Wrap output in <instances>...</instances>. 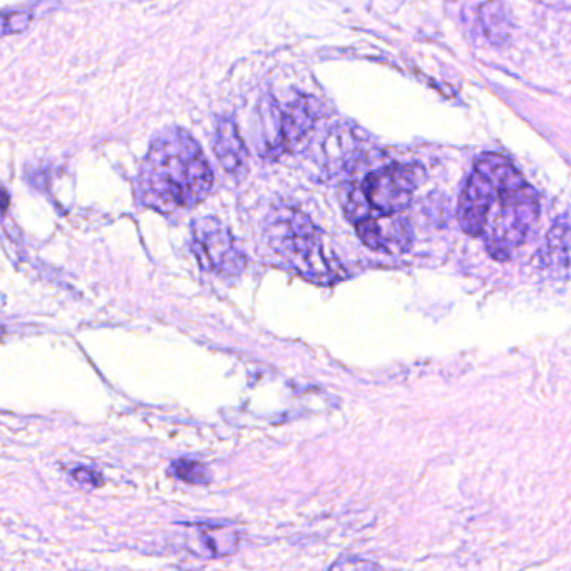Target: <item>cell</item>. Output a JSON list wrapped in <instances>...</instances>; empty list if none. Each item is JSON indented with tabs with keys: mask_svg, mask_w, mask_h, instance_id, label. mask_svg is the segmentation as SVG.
Instances as JSON below:
<instances>
[{
	"mask_svg": "<svg viewBox=\"0 0 571 571\" xmlns=\"http://www.w3.org/2000/svg\"><path fill=\"white\" fill-rule=\"evenodd\" d=\"M481 25L488 40L494 44H503L512 34V21H510L508 9L503 0H490L481 8Z\"/></svg>",
	"mask_w": 571,
	"mask_h": 571,
	"instance_id": "obj_13",
	"label": "cell"
},
{
	"mask_svg": "<svg viewBox=\"0 0 571 571\" xmlns=\"http://www.w3.org/2000/svg\"><path fill=\"white\" fill-rule=\"evenodd\" d=\"M354 225L362 244L379 254H404L413 245V226L402 216L369 215Z\"/></svg>",
	"mask_w": 571,
	"mask_h": 571,
	"instance_id": "obj_7",
	"label": "cell"
},
{
	"mask_svg": "<svg viewBox=\"0 0 571 571\" xmlns=\"http://www.w3.org/2000/svg\"><path fill=\"white\" fill-rule=\"evenodd\" d=\"M9 206V193L5 188L0 184V210H5Z\"/></svg>",
	"mask_w": 571,
	"mask_h": 571,
	"instance_id": "obj_17",
	"label": "cell"
},
{
	"mask_svg": "<svg viewBox=\"0 0 571 571\" xmlns=\"http://www.w3.org/2000/svg\"><path fill=\"white\" fill-rule=\"evenodd\" d=\"M568 254H570V222H568V213H563L548 233L544 255L547 257L548 265L558 268V273H560V268L563 270L564 279H567L568 264H570Z\"/></svg>",
	"mask_w": 571,
	"mask_h": 571,
	"instance_id": "obj_11",
	"label": "cell"
},
{
	"mask_svg": "<svg viewBox=\"0 0 571 571\" xmlns=\"http://www.w3.org/2000/svg\"><path fill=\"white\" fill-rule=\"evenodd\" d=\"M0 337H4V327H0Z\"/></svg>",
	"mask_w": 571,
	"mask_h": 571,
	"instance_id": "obj_18",
	"label": "cell"
},
{
	"mask_svg": "<svg viewBox=\"0 0 571 571\" xmlns=\"http://www.w3.org/2000/svg\"><path fill=\"white\" fill-rule=\"evenodd\" d=\"M31 21L32 15L27 11L0 12V37L24 31Z\"/></svg>",
	"mask_w": 571,
	"mask_h": 571,
	"instance_id": "obj_15",
	"label": "cell"
},
{
	"mask_svg": "<svg viewBox=\"0 0 571 571\" xmlns=\"http://www.w3.org/2000/svg\"><path fill=\"white\" fill-rule=\"evenodd\" d=\"M72 477L78 483L88 484V486H101L103 480H101V474L96 473L92 469L89 468H78L76 471H72Z\"/></svg>",
	"mask_w": 571,
	"mask_h": 571,
	"instance_id": "obj_16",
	"label": "cell"
},
{
	"mask_svg": "<svg viewBox=\"0 0 571 571\" xmlns=\"http://www.w3.org/2000/svg\"><path fill=\"white\" fill-rule=\"evenodd\" d=\"M424 180L423 166L389 165L367 175L359 183V191L369 215H399L410 209Z\"/></svg>",
	"mask_w": 571,
	"mask_h": 571,
	"instance_id": "obj_5",
	"label": "cell"
},
{
	"mask_svg": "<svg viewBox=\"0 0 571 571\" xmlns=\"http://www.w3.org/2000/svg\"><path fill=\"white\" fill-rule=\"evenodd\" d=\"M213 146H215V155L220 165L228 173L235 175V177L244 173L247 168L248 152L235 121L228 120V117L219 121Z\"/></svg>",
	"mask_w": 571,
	"mask_h": 571,
	"instance_id": "obj_9",
	"label": "cell"
},
{
	"mask_svg": "<svg viewBox=\"0 0 571 571\" xmlns=\"http://www.w3.org/2000/svg\"><path fill=\"white\" fill-rule=\"evenodd\" d=\"M213 171L193 136L180 127L153 139L139 175L146 205L163 213L191 209L209 197Z\"/></svg>",
	"mask_w": 571,
	"mask_h": 571,
	"instance_id": "obj_1",
	"label": "cell"
},
{
	"mask_svg": "<svg viewBox=\"0 0 571 571\" xmlns=\"http://www.w3.org/2000/svg\"><path fill=\"white\" fill-rule=\"evenodd\" d=\"M190 544L198 555H205L210 558L228 557L237 550L238 535L233 529L198 526Z\"/></svg>",
	"mask_w": 571,
	"mask_h": 571,
	"instance_id": "obj_10",
	"label": "cell"
},
{
	"mask_svg": "<svg viewBox=\"0 0 571 571\" xmlns=\"http://www.w3.org/2000/svg\"><path fill=\"white\" fill-rule=\"evenodd\" d=\"M538 216L540 197L515 168L497 188L484 219L480 237L488 254L496 260H508L525 244Z\"/></svg>",
	"mask_w": 571,
	"mask_h": 571,
	"instance_id": "obj_3",
	"label": "cell"
},
{
	"mask_svg": "<svg viewBox=\"0 0 571 571\" xmlns=\"http://www.w3.org/2000/svg\"><path fill=\"white\" fill-rule=\"evenodd\" d=\"M513 170L515 166L497 153H486L474 163L458 205L459 225L471 237H480L491 200Z\"/></svg>",
	"mask_w": 571,
	"mask_h": 571,
	"instance_id": "obj_4",
	"label": "cell"
},
{
	"mask_svg": "<svg viewBox=\"0 0 571 571\" xmlns=\"http://www.w3.org/2000/svg\"><path fill=\"white\" fill-rule=\"evenodd\" d=\"M265 233L277 257L299 276L321 286L343 276L339 264L325 254L321 229L305 213L290 206L276 209L268 216Z\"/></svg>",
	"mask_w": 571,
	"mask_h": 571,
	"instance_id": "obj_2",
	"label": "cell"
},
{
	"mask_svg": "<svg viewBox=\"0 0 571 571\" xmlns=\"http://www.w3.org/2000/svg\"><path fill=\"white\" fill-rule=\"evenodd\" d=\"M359 149L360 139L357 138V131L344 126V124L335 126L325 138L324 155L327 156V161H331V165H334V163L343 165V163L356 158V156H359Z\"/></svg>",
	"mask_w": 571,
	"mask_h": 571,
	"instance_id": "obj_12",
	"label": "cell"
},
{
	"mask_svg": "<svg viewBox=\"0 0 571 571\" xmlns=\"http://www.w3.org/2000/svg\"><path fill=\"white\" fill-rule=\"evenodd\" d=\"M171 471L178 480L190 484H206L210 483L209 469L201 462L188 461V459H180L171 464Z\"/></svg>",
	"mask_w": 571,
	"mask_h": 571,
	"instance_id": "obj_14",
	"label": "cell"
},
{
	"mask_svg": "<svg viewBox=\"0 0 571 571\" xmlns=\"http://www.w3.org/2000/svg\"><path fill=\"white\" fill-rule=\"evenodd\" d=\"M317 113L311 99H296L287 108L280 111V130H282V152L296 153L304 149L305 143L311 138L314 130Z\"/></svg>",
	"mask_w": 571,
	"mask_h": 571,
	"instance_id": "obj_8",
	"label": "cell"
},
{
	"mask_svg": "<svg viewBox=\"0 0 571 571\" xmlns=\"http://www.w3.org/2000/svg\"><path fill=\"white\" fill-rule=\"evenodd\" d=\"M191 247L201 267L209 272L237 277L247 267V255L237 238L213 216L194 220L191 225Z\"/></svg>",
	"mask_w": 571,
	"mask_h": 571,
	"instance_id": "obj_6",
	"label": "cell"
}]
</instances>
